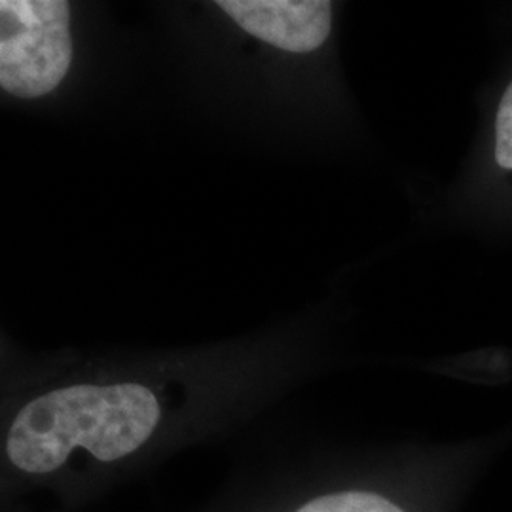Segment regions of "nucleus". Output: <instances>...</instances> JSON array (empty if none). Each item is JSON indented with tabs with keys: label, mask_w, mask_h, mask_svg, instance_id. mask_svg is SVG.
Returning a JSON list of instances; mask_svg holds the SVG:
<instances>
[{
	"label": "nucleus",
	"mask_w": 512,
	"mask_h": 512,
	"mask_svg": "<svg viewBox=\"0 0 512 512\" xmlns=\"http://www.w3.org/2000/svg\"><path fill=\"white\" fill-rule=\"evenodd\" d=\"M294 512H406L384 495L374 492H338L321 495Z\"/></svg>",
	"instance_id": "obj_4"
},
{
	"label": "nucleus",
	"mask_w": 512,
	"mask_h": 512,
	"mask_svg": "<svg viewBox=\"0 0 512 512\" xmlns=\"http://www.w3.org/2000/svg\"><path fill=\"white\" fill-rule=\"evenodd\" d=\"M220 10L243 33L287 54L319 50L332 29L325 0H220Z\"/></svg>",
	"instance_id": "obj_3"
},
{
	"label": "nucleus",
	"mask_w": 512,
	"mask_h": 512,
	"mask_svg": "<svg viewBox=\"0 0 512 512\" xmlns=\"http://www.w3.org/2000/svg\"><path fill=\"white\" fill-rule=\"evenodd\" d=\"M73 63L71 4L65 0L0 2V86L18 99L59 88Z\"/></svg>",
	"instance_id": "obj_2"
},
{
	"label": "nucleus",
	"mask_w": 512,
	"mask_h": 512,
	"mask_svg": "<svg viewBox=\"0 0 512 512\" xmlns=\"http://www.w3.org/2000/svg\"><path fill=\"white\" fill-rule=\"evenodd\" d=\"M162 418L160 401L141 384H78L29 401L12 421L6 454L23 473L59 469L74 448L99 461H118L139 450Z\"/></svg>",
	"instance_id": "obj_1"
},
{
	"label": "nucleus",
	"mask_w": 512,
	"mask_h": 512,
	"mask_svg": "<svg viewBox=\"0 0 512 512\" xmlns=\"http://www.w3.org/2000/svg\"><path fill=\"white\" fill-rule=\"evenodd\" d=\"M495 158L501 167L512 169V82L497 110Z\"/></svg>",
	"instance_id": "obj_5"
}]
</instances>
